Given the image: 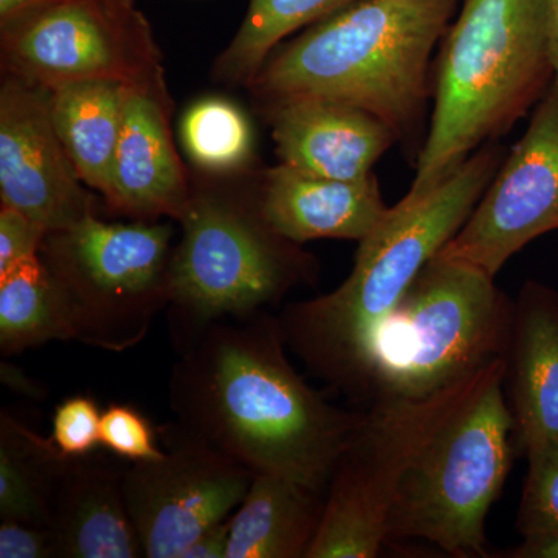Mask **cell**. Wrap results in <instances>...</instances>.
<instances>
[{
	"label": "cell",
	"mask_w": 558,
	"mask_h": 558,
	"mask_svg": "<svg viewBox=\"0 0 558 558\" xmlns=\"http://www.w3.org/2000/svg\"><path fill=\"white\" fill-rule=\"evenodd\" d=\"M69 457L10 410L0 414V520L49 526Z\"/></svg>",
	"instance_id": "21"
},
{
	"label": "cell",
	"mask_w": 558,
	"mask_h": 558,
	"mask_svg": "<svg viewBox=\"0 0 558 558\" xmlns=\"http://www.w3.org/2000/svg\"><path fill=\"white\" fill-rule=\"evenodd\" d=\"M47 231L17 209L0 208V277L39 255Z\"/></svg>",
	"instance_id": "28"
},
{
	"label": "cell",
	"mask_w": 558,
	"mask_h": 558,
	"mask_svg": "<svg viewBox=\"0 0 558 558\" xmlns=\"http://www.w3.org/2000/svg\"><path fill=\"white\" fill-rule=\"evenodd\" d=\"M279 163L317 178L363 180L396 142L387 123L366 110L325 98L267 106Z\"/></svg>",
	"instance_id": "15"
},
{
	"label": "cell",
	"mask_w": 558,
	"mask_h": 558,
	"mask_svg": "<svg viewBox=\"0 0 558 558\" xmlns=\"http://www.w3.org/2000/svg\"><path fill=\"white\" fill-rule=\"evenodd\" d=\"M509 557L513 558H558V535L556 537L523 539L520 546L512 549Z\"/></svg>",
	"instance_id": "32"
},
{
	"label": "cell",
	"mask_w": 558,
	"mask_h": 558,
	"mask_svg": "<svg viewBox=\"0 0 558 558\" xmlns=\"http://www.w3.org/2000/svg\"><path fill=\"white\" fill-rule=\"evenodd\" d=\"M182 145L191 161L208 172L242 170L253 156V132L236 105L222 98H204L183 113Z\"/></svg>",
	"instance_id": "24"
},
{
	"label": "cell",
	"mask_w": 558,
	"mask_h": 558,
	"mask_svg": "<svg viewBox=\"0 0 558 558\" xmlns=\"http://www.w3.org/2000/svg\"><path fill=\"white\" fill-rule=\"evenodd\" d=\"M62 146L50 90L3 73L0 87V201L47 231L78 226L95 199Z\"/></svg>",
	"instance_id": "13"
},
{
	"label": "cell",
	"mask_w": 558,
	"mask_h": 558,
	"mask_svg": "<svg viewBox=\"0 0 558 558\" xmlns=\"http://www.w3.org/2000/svg\"><path fill=\"white\" fill-rule=\"evenodd\" d=\"M229 539L230 519L205 531L191 543L180 558H226Z\"/></svg>",
	"instance_id": "30"
},
{
	"label": "cell",
	"mask_w": 558,
	"mask_h": 558,
	"mask_svg": "<svg viewBox=\"0 0 558 558\" xmlns=\"http://www.w3.org/2000/svg\"><path fill=\"white\" fill-rule=\"evenodd\" d=\"M545 10L550 61H553L554 76H556L554 80H558V0H545Z\"/></svg>",
	"instance_id": "33"
},
{
	"label": "cell",
	"mask_w": 558,
	"mask_h": 558,
	"mask_svg": "<svg viewBox=\"0 0 558 558\" xmlns=\"http://www.w3.org/2000/svg\"><path fill=\"white\" fill-rule=\"evenodd\" d=\"M558 230V80L532 112L461 230L438 256L495 275L532 241Z\"/></svg>",
	"instance_id": "12"
},
{
	"label": "cell",
	"mask_w": 558,
	"mask_h": 558,
	"mask_svg": "<svg viewBox=\"0 0 558 558\" xmlns=\"http://www.w3.org/2000/svg\"><path fill=\"white\" fill-rule=\"evenodd\" d=\"M73 341L64 300L39 255L0 277V354H21L50 341Z\"/></svg>",
	"instance_id": "22"
},
{
	"label": "cell",
	"mask_w": 558,
	"mask_h": 558,
	"mask_svg": "<svg viewBox=\"0 0 558 558\" xmlns=\"http://www.w3.org/2000/svg\"><path fill=\"white\" fill-rule=\"evenodd\" d=\"M167 87L128 86L106 204L134 220L182 219L193 190L170 131Z\"/></svg>",
	"instance_id": "14"
},
{
	"label": "cell",
	"mask_w": 558,
	"mask_h": 558,
	"mask_svg": "<svg viewBox=\"0 0 558 558\" xmlns=\"http://www.w3.org/2000/svg\"><path fill=\"white\" fill-rule=\"evenodd\" d=\"M527 473L517 527L524 539L558 535V438L526 450Z\"/></svg>",
	"instance_id": "25"
},
{
	"label": "cell",
	"mask_w": 558,
	"mask_h": 558,
	"mask_svg": "<svg viewBox=\"0 0 558 558\" xmlns=\"http://www.w3.org/2000/svg\"><path fill=\"white\" fill-rule=\"evenodd\" d=\"M174 343L168 399L175 424L252 472L326 495L365 413L330 405L296 373L279 318L229 315Z\"/></svg>",
	"instance_id": "1"
},
{
	"label": "cell",
	"mask_w": 558,
	"mask_h": 558,
	"mask_svg": "<svg viewBox=\"0 0 558 558\" xmlns=\"http://www.w3.org/2000/svg\"><path fill=\"white\" fill-rule=\"evenodd\" d=\"M325 499V494L296 481L255 473L231 515L226 558H306Z\"/></svg>",
	"instance_id": "19"
},
{
	"label": "cell",
	"mask_w": 558,
	"mask_h": 558,
	"mask_svg": "<svg viewBox=\"0 0 558 558\" xmlns=\"http://www.w3.org/2000/svg\"><path fill=\"white\" fill-rule=\"evenodd\" d=\"M171 240L167 223L98 216L47 234L40 258L60 288L73 341L123 352L146 339L170 306Z\"/></svg>",
	"instance_id": "8"
},
{
	"label": "cell",
	"mask_w": 558,
	"mask_h": 558,
	"mask_svg": "<svg viewBox=\"0 0 558 558\" xmlns=\"http://www.w3.org/2000/svg\"><path fill=\"white\" fill-rule=\"evenodd\" d=\"M3 73L57 89L81 81L167 87L160 51L134 2L49 0L0 21Z\"/></svg>",
	"instance_id": "10"
},
{
	"label": "cell",
	"mask_w": 558,
	"mask_h": 558,
	"mask_svg": "<svg viewBox=\"0 0 558 558\" xmlns=\"http://www.w3.org/2000/svg\"><path fill=\"white\" fill-rule=\"evenodd\" d=\"M112 2H134V0H112Z\"/></svg>",
	"instance_id": "35"
},
{
	"label": "cell",
	"mask_w": 558,
	"mask_h": 558,
	"mask_svg": "<svg viewBox=\"0 0 558 558\" xmlns=\"http://www.w3.org/2000/svg\"><path fill=\"white\" fill-rule=\"evenodd\" d=\"M459 0H357L279 44L248 89L264 108L296 98L355 106L399 142L421 137L433 51Z\"/></svg>",
	"instance_id": "3"
},
{
	"label": "cell",
	"mask_w": 558,
	"mask_h": 558,
	"mask_svg": "<svg viewBox=\"0 0 558 558\" xmlns=\"http://www.w3.org/2000/svg\"><path fill=\"white\" fill-rule=\"evenodd\" d=\"M357 0H250L247 14L216 62V80L248 86L282 40Z\"/></svg>",
	"instance_id": "23"
},
{
	"label": "cell",
	"mask_w": 558,
	"mask_h": 558,
	"mask_svg": "<svg viewBox=\"0 0 558 558\" xmlns=\"http://www.w3.org/2000/svg\"><path fill=\"white\" fill-rule=\"evenodd\" d=\"M545 0H461L436 60L432 121L410 199L512 130L553 84Z\"/></svg>",
	"instance_id": "4"
},
{
	"label": "cell",
	"mask_w": 558,
	"mask_h": 558,
	"mask_svg": "<svg viewBox=\"0 0 558 558\" xmlns=\"http://www.w3.org/2000/svg\"><path fill=\"white\" fill-rule=\"evenodd\" d=\"M253 204L270 230L295 244L363 241L391 208L374 174L363 180H333L281 163L264 171Z\"/></svg>",
	"instance_id": "16"
},
{
	"label": "cell",
	"mask_w": 558,
	"mask_h": 558,
	"mask_svg": "<svg viewBox=\"0 0 558 558\" xmlns=\"http://www.w3.org/2000/svg\"><path fill=\"white\" fill-rule=\"evenodd\" d=\"M506 374L508 359L480 369L418 451L389 510L387 542L425 539L451 556H487V513L517 450Z\"/></svg>",
	"instance_id": "5"
},
{
	"label": "cell",
	"mask_w": 558,
	"mask_h": 558,
	"mask_svg": "<svg viewBox=\"0 0 558 558\" xmlns=\"http://www.w3.org/2000/svg\"><path fill=\"white\" fill-rule=\"evenodd\" d=\"M159 433L131 403H112L101 413L100 446L126 461H153L163 457Z\"/></svg>",
	"instance_id": "26"
},
{
	"label": "cell",
	"mask_w": 558,
	"mask_h": 558,
	"mask_svg": "<svg viewBox=\"0 0 558 558\" xmlns=\"http://www.w3.org/2000/svg\"><path fill=\"white\" fill-rule=\"evenodd\" d=\"M124 472L94 453L68 458L51 505L58 558L145 557L128 509Z\"/></svg>",
	"instance_id": "17"
},
{
	"label": "cell",
	"mask_w": 558,
	"mask_h": 558,
	"mask_svg": "<svg viewBox=\"0 0 558 558\" xmlns=\"http://www.w3.org/2000/svg\"><path fill=\"white\" fill-rule=\"evenodd\" d=\"M159 432L163 457L131 462L124 494L143 556L180 558L205 531L231 519L255 472L175 422Z\"/></svg>",
	"instance_id": "11"
},
{
	"label": "cell",
	"mask_w": 558,
	"mask_h": 558,
	"mask_svg": "<svg viewBox=\"0 0 558 558\" xmlns=\"http://www.w3.org/2000/svg\"><path fill=\"white\" fill-rule=\"evenodd\" d=\"M100 422L97 400L89 395L70 396L54 409L50 438L65 457H86L100 446Z\"/></svg>",
	"instance_id": "27"
},
{
	"label": "cell",
	"mask_w": 558,
	"mask_h": 558,
	"mask_svg": "<svg viewBox=\"0 0 558 558\" xmlns=\"http://www.w3.org/2000/svg\"><path fill=\"white\" fill-rule=\"evenodd\" d=\"M44 2H49V0H0V21L33 9V7H38Z\"/></svg>",
	"instance_id": "34"
},
{
	"label": "cell",
	"mask_w": 558,
	"mask_h": 558,
	"mask_svg": "<svg viewBox=\"0 0 558 558\" xmlns=\"http://www.w3.org/2000/svg\"><path fill=\"white\" fill-rule=\"evenodd\" d=\"M509 407L517 451L558 438V292L527 281L513 301Z\"/></svg>",
	"instance_id": "18"
},
{
	"label": "cell",
	"mask_w": 558,
	"mask_h": 558,
	"mask_svg": "<svg viewBox=\"0 0 558 558\" xmlns=\"http://www.w3.org/2000/svg\"><path fill=\"white\" fill-rule=\"evenodd\" d=\"M128 86L81 81L50 90L51 120L84 185L108 197Z\"/></svg>",
	"instance_id": "20"
},
{
	"label": "cell",
	"mask_w": 558,
	"mask_h": 558,
	"mask_svg": "<svg viewBox=\"0 0 558 558\" xmlns=\"http://www.w3.org/2000/svg\"><path fill=\"white\" fill-rule=\"evenodd\" d=\"M0 381L10 392L21 396V398L40 400L49 395L46 385L32 379L24 369L14 365V363H0Z\"/></svg>",
	"instance_id": "31"
},
{
	"label": "cell",
	"mask_w": 558,
	"mask_h": 558,
	"mask_svg": "<svg viewBox=\"0 0 558 558\" xmlns=\"http://www.w3.org/2000/svg\"><path fill=\"white\" fill-rule=\"evenodd\" d=\"M476 373L425 398L371 403L330 476L322 521L306 558L379 556L403 475L469 391Z\"/></svg>",
	"instance_id": "9"
},
{
	"label": "cell",
	"mask_w": 558,
	"mask_h": 558,
	"mask_svg": "<svg viewBox=\"0 0 558 558\" xmlns=\"http://www.w3.org/2000/svg\"><path fill=\"white\" fill-rule=\"evenodd\" d=\"M0 558H58L57 538L49 526L0 520Z\"/></svg>",
	"instance_id": "29"
},
{
	"label": "cell",
	"mask_w": 558,
	"mask_h": 558,
	"mask_svg": "<svg viewBox=\"0 0 558 558\" xmlns=\"http://www.w3.org/2000/svg\"><path fill=\"white\" fill-rule=\"evenodd\" d=\"M179 222L168 306L174 341L213 319L266 311L317 277V260L270 230L253 199L193 191Z\"/></svg>",
	"instance_id": "7"
},
{
	"label": "cell",
	"mask_w": 558,
	"mask_h": 558,
	"mask_svg": "<svg viewBox=\"0 0 558 558\" xmlns=\"http://www.w3.org/2000/svg\"><path fill=\"white\" fill-rule=\"evenodd\" d=\"M486 271L436 255L391 312L368 400L425 398L508 359L513 303Z\"/></svg>",
	"instance_id": "6"
},
{
	"label": "cell",
	"mask_w": 558,
	"mask_h": 558,
	"mask_svg": "<svg viewBox=\"0 0 558 558\" xmlns=\"http://www.w3.org/2000/svg\"><path fill=\"white\" fill-rule=\"evenodd\" d=\"M505 156L488 142L429 193L403 197L359 242L340 288L286 307L282 336L312 374L348 398L368 399L381 328L418 271L464 226Z\"/></svg>",
	"instance_id": "2"
}]
</instances>
